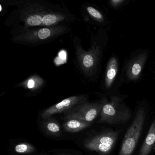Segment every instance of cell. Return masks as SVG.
I'll use <instances>...</instances> for the list:
<instances>
[{
    "label": "cell",
    "mask_w": 155,
    "mask_h": 155,
    "mask_svg": "<svg viewBox=\"0 0 155 155\" xmlns=\"http://www.w3.org/2000/svg\"><path fill=\"white\" fill-rule=\"evenodd\" d=\"M147 57V52H143L135 57L128 64L126 75L129 80L133 81L139 78Z\"/></svg>",
    "instance_id": "obj_7"
},
{
    "label": "cell",
    "mask_w": 155,
    "mask_h": 155,
    "mask_svg": "<svg viewBox=\"0 0 155 155\" xmlns=\"http://www.w3.org/2000/svg\"><path fill=\"white\" fill-rule=\"evenodd\" d=\"M15 152L19 154H28L31 153L36 150L35 147L28 143H20L15 146Z\"/></svg>",
    "instance_id": "obj_12"
},
{
    "label": "cell",
    "mask_w": 155,
    "mask_h": 155,
    "mask_svg": "<svg viewBox=\"0 0 155 155\" xmlns=\"http://www.w3.org/2000/svg\"><path fill=\"white\" fill-rule=\"evenodd\" d=\"M145 119V110L140 107L125 134L119 155H132L140 137Z\"/></svg>",
    "instance_id": "obj_2"
},
{
    "label": "cell",
    "mask_w": 155,
    "mask_h": 155,
    "mask_svg": "<svg viewBox=\"0 0 155 155\" xmlns=\"http://www.w3.org/2000/svg\"><path fill=\"white\" fill-rule=\"evenodd\" d=\"M87 11L89 13L90 15L92 16L94 18L96 19L97 20L101 21V22L104 21V18H103L102 14L94 8L91 7H88Z\"/></svg>",
    "instance_id": "obj_14"
},
{
    "label": "cell",
    "mask_w": 155,
    "mask_h": 155,
    "mask_svg": "<svg viewBox=\"0 0 155 155\" xmlns=\"http://www.w3.org/2000/svg\"><path fill=\"white\" fill-rule=\"evenodd\" d=\"M106 100L104 99L100 102H85L78 105L64 112V119L66 120L75 119L91 123L101 113Z\"/></svg>",
    "instance_id": "obj_3"
},
{
    "label": "cell",
    "mask_w": 155,
    "mask_h": 155,
    "mask_svg": "<svg viewBox=\"0 0 155 155\" xmlns=\"http://www.w3.org/2000/svg\"><path fill=\"white\" fill-rule=\"evenodd\" d=\"M86 100V97L84 96L70 97L45 110L42 112L41 117L43 119H48L57 113L66 112L78 105L85 103Z\"/></svg>",
    "instance_id": "obj_5"
},
{
    "label": "cell",
    "mask_w": 155,
    "mask_h": 155,
    "mask_svg": "<svg viewBox=\"0 0 155 155\" xmlns=\"http://www.w3.org/2000/svg\"><path fill=\"white\" fill-rule=\"evenodd\" d=\"M124 2H125V0H112L110 1L111 6L114 8H117L120 6Z\"/></svg>",
    "instance_id": "obj_15"
},
{
    "label": "cell",
    "mask_w": 155,
    "mask_h": 155,
    "mask_svg": "<svg viewBox=\"0 0 155 155\" xmlns=\"http://www.w3.org/2000/svg\"><path fill=\"white\" fill-rule=\"evenodd\" d=\"M155 147V120L151 123L139 155H148Z\"/></svg>",
    "instance_id": "obj_8"
},
{
    "label": "cell",
    "mask_w": 155,
    "mask_h": 155,
    "mask_svg": "<svg viewBox=\"0 0 155 155\" xmlns=\"http://www.w3.org/2000/svg\"><path fill=\"white\" fill-rule=\"evenodd\" d=\"M118 71V62L116 57L111 58L108 63L105 77V86L109 88L112 86Z\"/></svg>",
    "instance_id": "obj_9"
},
{
    "label": "cell",
    "mask_w": 155,
    "mask_h": 155,
    "mask_svg": "<svg viewBox=\"0 0 155 155\" xmlns=\"http://www.w3.org/2000/svg\"><path fill=\"white\" fill-rule=\"evenodd\" d=\"M47 122L45 125V127L49 132L53 134H58L60 132V126L58 122L52 120Z\"/></svg>",
    "instance_id": "obj_13"
},
{
    "label": "cell",
    "mask_w": 155,
    "mask_h": 155,
    "mask_svg": "<svg viewBox=\"0 0 155 155\" xmlns=\"http://www.w3.org/2000/svg\"><path fill=\"white\" fill-rule=\"evenodd\" d=\"M98 51V50L95 49L83 57V64L86 69H92L96 66L97 61Z\"/></svg>",
    "instance_id": "obj_11"
},
{
    "label": "cell",
    "mask_w": 155,
    "mask_h": 155,
    "mask_svg": "<svg viewBox=\"0 0 155 155\" xmlns=\"http://www.w3.org/2000/svg\"><path fill=\"white\" fill-rule=\"evenodd\" d=\"M91 125V123L90 122L72 119L67 120V121H65L63 124V127L66 131L75 133L83 130L84 129L89 127Z\"/></svg>",
    "instance_id": "obj_10"
},
{
    "label": "cell",
    "mask_w": 155,
    "mask_h": 155,
    "mask_svg": "<svg viewBox=\"0 0 155 155\" xmlns=\"http://www.w3.org/2000/svg\"><path fill=\"white\" fill-rule=\"evenodd\" d=\"M118 136L117 132L107 131L86 140L85 147L91 151H96L101 155H107L115 147Z\"/></svg>",
    "instance_id": "obj_4"
},
{
    "label": "cell",
    "mask_w": 155,
    "mask_h": 155,
    "mask_svg": "<svg viewBox=\"0 0 155 155\" xmlns=\"http://www.w3.org/2000/svg\"><path fill=\"white\" fill-rule=\"evenodd\" d=\"M122 101V99L117 97H111L110 101L107 100L98 122L118 125L127 122L131 118V112Z\"/></svg>",
    "instance_id": "obj_1"
},
{
    "label": "cell",
    "mask_w": 155,
    "mask_h": 155,
    "mask_svg": "<svg viewBox=\"0 0 155 155\" xmlns=\"http://www.w3.org/2000/svg\"><path fill=\"white\" fill-rule=\"evenodd\" d=\"M34 81L32 80H30L28 82V87L29 88H31L33 87H34Z\"/></svg>",
    "instance_id": "obj_16"
},
{
    "label": "cell",
    "mask_w": 155,
    "mask_h": 155,
    "mask_svg": "<svg viewBox=\"0 0 155 155\" xmlns=\"http://www.w3.org/2000/svg\"><path fill=\"white\" fill-rule=\"evenodd\" d=\"M59 155H69V154H59Z\"/></svg>",
    "instance_id": "obj_17"
},
{
    "label": "cell",
    "mask_w": 155,
    "mask_h": 155,
    "mask_svg": "<svg viewBox=\"0 0 155 155\" xmlns=\"http://www.w3.org/2000/svg\"><path fill=\"white\" fill-rule=\"evenodd\" d=\"M63 29L58 28H44L32 32H28L21 35L18 40L28 42H35L38 41L47 40L55 37L59 32H61Z\"/></svg>",
    "instance_id": "obj_6"
}]
</instances>
